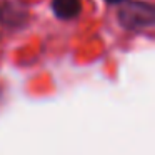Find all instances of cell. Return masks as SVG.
I'll return each instance as SVG.
<instances>
[{"instance_id":"1","label":"cell","mask_w":155,"mask_h":155,"mask_svg":"<svg viewBox=\"0 0 155 155\" xmlns=\"http://www.w3.org/2000/svg\"><path fill=\"white\" fill-rule=\"evenodd\" d=\"M118 22L130 32H142L145 28H150L155 24V7L152 4L137 0L125 2L118 10Z\"/></svg>"},{"instance_id":"2","label":"cell","mask_w":155,"mask_h":155,"mask_svg":"<svg viewBox=\"0 0 155 155\" xmlns=\"http://www.w3.org/2000/svg\"><path fill=\"white\" fill-rule=\"evenodd\" d=\"M52 10L62 20H72L82 12V0H52Z\"/></svg>"},{"instance_id":"3","label":"cell","mask_w":155,"mask_h":155,"mask_svg":"<svg viewBox=\"0 0 155 155\" xmlns=\"http://www.w3.org/2000/svg\"><path fill=\"white\" fill-rule=\"evenodd\" d=\"M107 4H110V5H115V4H124V2H127V0H105Z\"/></svg>"}]
</instances>
